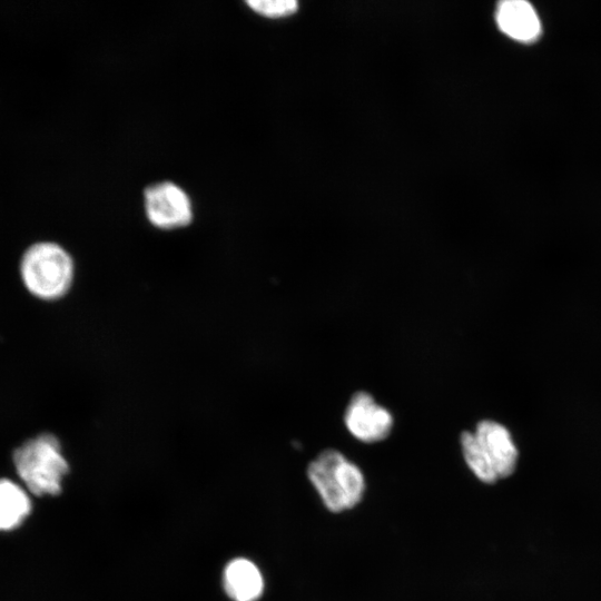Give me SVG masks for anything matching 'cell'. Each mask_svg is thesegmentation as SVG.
<instances>
[{
    "instance_id": "1",
    "label": "cell",
    "mask_w": 601,
    "mask_h": 601,
    "mask_svg": "<svg viewBox=\"0 0 601 601\" xmlns=\"http://www.w3.org/2000/svg\"><path fill=\"white\" fill-rule=\"evenodd\" d=\"M307 476L331 512L351 510L363 499L365 477L362 470L337 450L322 451L308 464Z\"/></svg>"
},
{
    "instance_id": "2",
    "label": "cell",
    "mask_w": 601,
    "mask_h": 601,
    "mask_svg": "<svg viewBox=\"0 0 601 601\" xmlns=\"http://www.w3.org/2000/svg\"><path fill=\"white\" fill-rule=\"evenodd\" d=\"M19 476L36 495H57L69 466L56 436L46 433L29 440L14 451Z\"/></svg>"
},
{
    "instance_id": "3",
    "label": "cell",
    "mask_w": 601,
    "mask_h": 601,
    "mask_svg": "<svg viewBox=\"0 0 601 601\" xmlns=\"http://www.w3.org/2000/svg\"><path fill=\"white\" fill-rule=\"evenodd\" d=\"M21 275L27 288L42 299H57L71 286L73 262L58 244L43 242L23 255Z\"/></svg>"
},
{
    "instance_id": "4",
    "label": "cell",
    "mask_w": 601,
    "mask_h": 601,
    "mask_svg": "<svg viewBox=\"0 0 601 601\" xmlns=\"http://www.w3.org/2000/svg\"><path fill=\"white\" fill-rule=\"evenodd\" d=\"M144 208L148 221L161 230L184 228L194 217L189 195L179 185L167 180L146 187Z\"/></svg>"
},
{
    "instance_id": "5",
    "label": "cell",
    "mask_w": 601,
    "mask_h": 601,
    "mask_svg": "<svg viewBox=\"0 0 601 601\" xmlns=\"http://www.w3.org/2000/svg\"><path fill=\"white\" fill-rule=\"evenodd\" d=\"M344 423L348 432L364 443H376L385 440L393 427V415L384 406L376 403L367 392H356L344 414Z\"/></svg>"
},
{
    "instance_id": "6",
    "label": "cell",
    "mask_w": 601,
    "mask_h": 601,
    "mask_svg": "<svg viewBox=\"0 0 601 601\" xmlns=\"http://www.w3.org/2000/svg\"><path fill=\"white\" fill-rule=\"evenodd\" d=\"M474 434L499 477L510 476L515 471L519 452L509 430L497 422L483 420L477 423Z\"/></svg>"
},
{
    "instance_id": "7",
    "label": "cell",
    "mask_w": 601,
    "mask_h": 601,
    "mask_svg": "<svg viewBox=\"0 0 601 601\" xmlns=\"http://www.w3.org/2000/svg\"><path fill=\"white\" fill-rule=\"evenodd\" d=\"M496 23L502 32L519 42L532 43L541 36L539 16L524 0L502 1L496 10Z\"/></svg>"
},
{
    "instance_id": "8",
    "label": "cell",
    "mask_w": 601,
    "mask_h": 601,
    "mask_svg": "<svg viewBox=\"0 0 601 601\" xmlns=\"http://www.w3.org/2000/svg\"><path fill=\"white\" fill-rule=\"evenodd\" d=\"M224 589L234 601H256L264 590V579L257 565L248 559L231 560L223 574Z\"/></svg>"
},
{
    "instance_id": "9",
    "label": "cell",
    "mask_w": 601,
    "mask_h": 601,
    "mask_svg": "<svg viewBox=\"0 0 601 601\" xmlns=\"http://www.w3.org/2000/svg\"><path fill=\"white\" fill-rule=\"evenodd\" d=\"M31 511L26 492L9 480H0V530L17 528Z\"/></svg>"
},
{
    "instance_id": "10",
    "label": "cell",
    "mask_w": 601,
    "mask_h": 601,
    "mask_svg": "<svg viewBox=\"0 0 601 601\" xmlns=\"http://www.w3.org/2000/svg\"><path fill=\"white\" fill-rule=\"evenodd\" d=\"M460 442L465 463L474 475L483 483H495L500 477L474 432H462Z\"/></svg>"
},
{
    "instance_id": "11",
    "label": "cell",
    "mask_w": 601,
    "mask_h": 601,
    "mask_svg": "<svg viewBox=\"0 0 601 601\" xmlns=\"http://www.w3.org/2000/svg\"><path fill=\"white\" fill-rule=\"evenodd\" d=\"M246 4L256 13L268 18H282L297 11L295 0H248Z\"/></svg>"
}]
</instances>
